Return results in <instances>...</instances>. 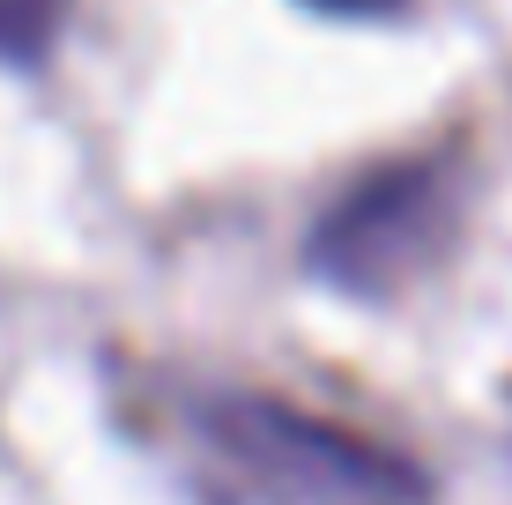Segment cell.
Listing matches in <instances>:
<instances>
[{
  "label": "cell",
  "mask_w": 512,
  "mask_h": 505,
  "mask_svg": "<svg viewBox=\"0 0 512 505\" xmlns=\"http://www.w3.org/2000/svg\"><path fill=\"white\" fill-rule=\"evenodd\" d=\"M453 216H461V201H453L446 164H386L320 216L305 260L327 283L379 298V290L409 283V275H423L446 253Z\"/></svg>",
  "instance_id": "6da1fadb"
},
{
  "label": "cell",
  "mask_w": 512,
  "mask_h": 505,
  "mask_svg": "<svg viewBox=\"0 0 512 505\" xmlns=\"http://www.w3.org/2000/svg\"><path fill=\"white\" fill-rule=\"evenodd\" d=\"M216 431L238 446L245 461L275 468L290 483H312L327 498H372V505H401V498H423V476L401 454L357 439L342 424H320L305 409H282V402H231L216 416Z\"/></svg>",
  "instance_id": "7a4b0ae2"
},
{
  "label": "cell",
  "mask_w": 512,
  "mask_h": 505,
  "mask_svg": "<svg viewBox=\"0 0 512 505\" xmlns=\"http://www.w3.org/2000/svg\"><path fill=\"white\" fill-rule=\"evenodd\" d=\"M67 0H0V60L8 67H38L52 38H60Z\"/></svg>",
  "instance_id": "3957f363"
},
{
  "label": "cell",
  "mask_w": 512,
  "mask_h": 505,
  "mask_svg": "<svg viewBox=\"0 0 512 505\" xmlns=\"http://www.w3.org/2000/svg\"><path fill=\"white\" fill-rule=\"evenodd\" d=\"M305 8H327V15H394L401 0H305Z\"/></svg>",
  "instance_id": "277c9868"
}]
</instances>
